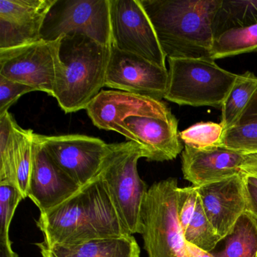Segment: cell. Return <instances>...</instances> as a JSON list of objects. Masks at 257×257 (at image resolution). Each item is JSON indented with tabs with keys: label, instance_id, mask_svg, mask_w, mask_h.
<instances>
[{
	"label": "cell",
	"instance_id": "34",
	"mask_svg": "<svg viewBox=\"0 0 257 257\" xmlns=\"http://www.w3.org/2000/svg\"><path fill=\"white\" fill-rule=\"evenodd\" d=\"M186 243V249H187L188 255L189 257H216L211 252H205L202 249H199L197 246L191 244V243Z\"/></svg>",
	"mask_w": 257,
	"mask_h": 257
},
{
	"label": "cell",
	"instance_id": "7",
	"mask_svg": "<svg viewBox=\"0 0 257 257\" xmlns=\"http://www.w3.org/2000/svg\"><path fill=\"white\" fill-rule=\"evenodd\" d=\"M82 35L112 46L109 0H55L41 31L45 41Z\"/></svg>",
	"mask_w": 257,
	"mask_h": 257
},
{
	"label": "cell",
	"instance_id": "25",
	"mask_svg": "<svg viewBox=\"0 0 257 257\" xmlns=\"http://www.w3.org/2000/svg\"><path fill=\"white\" fill-rule=\"evenodd\" d=\"M183 235L185 241L207 252H211L222 240L207 218L199 196L193 217Z\"/></svg>",
	"mask_w": 257,
	"mask_h": 257
},
{
	"label": "cell",
	"instance_id": "18",
	"mask_svg": "<svg viewBox=\"0 0 257 257\" xmlns=\"http://www.w3.org/2000/svg\"><path fill=\"white\" fill-rule=\"evenodd\" d=\"M43 257H140L141 249L132 234L94 239L73 245L37 243Z\"/></svg>",
	"mask_w": 257,
	"mask_h": 257
},
{
	"label": "cell",
	"instance_id": "16",
	"mask_svg": "<svg viewBox=\"0 0 257 257\" xmlns=\"http://www.w3.org/2000/svg\"><path fill=\"white\" fill-rule=\"evenodd\" d=\"M245 156L223 146L198 149L184 145L183 177L195 187L219 181L240 173Z\"/></svg>",
	"mask_w": 257,
	"mask_h": 257
},
{
	"label": "cell",
	"instance_id": "35",
	"mask_svg": "<svg viewBox=\"0 0 257 257\" xmlns=\"http://www.w3.org/2000/svg\"><path fill=\"white\" fill-rule=\"evenodd\" d=\"M249 115H257V90L252 96L242 117L249 116Z\"/></svg>",
	"mask_w": 257,
	"mask_h": 257
},
{
	"label": "cell",
	"instance_id": "22",
	"mask_svg": "<svg viewBox=\"0 0 257 257\" xmlns=\"http://www.w3.org/2000/svg\"><path fill=\"white\" fill-rule=\"evenodd\" d=\"M257 52V24L225 31L213 42V60Z\"/></svg>",
	"mask_w": 257,
	"mask_h": 257
},
{
	"label": "cell",
	"instance_id": "19",
	"mask_svg": "<svg viewBox=\"0 0 257 257\" xmlns=\"http://www.w3.org/2000/svg\"><path fill=\"white\" fill-rule=\"evenodd\" d=\"M257 90V76L246 71L237 75L222 107L221 124L224 131L237 124Z\"/></svg>",
	"mask_w": 257,
	"mask_h": 257
},
{
	"label": "cell",
	"instance_id": "11",
	"mask_svg": "<svg viewBox=\"0 0 257 257\" xmlns=\"http://www.w3.org/2000/svg\"><path fill=\"white\" fill-rule=\"evenodd\" d=\"M168 70L111 46L105 86L156 100L165 98Z\"/></svg>",
	"mask_w": 257,
	"mask_h": 257
},
{
	"label": "cell",
	"instance_id": "32",
	"mask_svg": "<svg viewBox=\"0 0 257 257\" xmlns=\"http://www.w3.org/2000/svg\"><path fill=\"white\" fill-rule=\"evenodd\" d=\"M246 211L257 219V186L245 179Z\"/></svg>",
	"mask_w": 257,
	"mask_h": 257
},
{
	"label": "cell",
	"instance_id": "26",
	"mask_svg": "<svg viewBox=\"0 0 257 257\" xmlns=\"http://www.w3.org/2000/svg\"><path fill=\"white\" fill-rule=\"evenodd\" d=\"M221 146L244 155L257 154V115L243 116L224 131Z\"/></svg>",
	"mask_w": 257,
	"mask_h": 257
},
{
	"label": "cell",
	"instance_id": "27",
	"mask_svg": "<svg viewBox=\"0 0 257 257\" xmlns=\"http://www.w3.org/2000/svg\"><path fill=\"white\" fill-rule=\"evenodd\" d=\"M223 133L221 123L201 121L180 132V138L186 146L203 149L221 146Z\"/></svg>",
	"mask_w": 257,
	"mask_h": 257
},
{
	"label": "cell",
	"instance_id": "9",
	"mask_svg": "<svg viewBox=\"0 0 257 257\" xmlns=\"http://www.w3.org/2000/svg\"><path fill=\"white\" fill-rule=\"evenodd\" d=\"M54 163L79 187L95 180L101 171L112 144L81 135L45 136L34 133Z\"/></svg>",
	"mask_w": 257,
	"mask_h": 257
},
{
	"label": "cell",
	"instance_id": "30",
	"mask_svg": "<svg viewBox=\"0 0 257 257\" xmlns=\"http://www.w3.org/2000/svg\"><path fill=\"white\" fill-rule=\"evenodd\" d=\"M37 91L32 87L0 76V116L9 112V109L22 95Z\"/></svg>",
	"mask_w": 257,
	"mask_h": 257
},
{
	"label": "cell",
	"instance_id": "13",
	"mask_svg": "<svg viewBox=\"0 0 257 257\" xmlns=\"http://www.w3.org/2000/svg\"><path fill=\"white\" fill-rule=\"evenodd\" d=\"M55 0H0V50L41 40L45 19Z\"/></svg>",
	"mask_w": 257,
	"mask_h": 257
},
{
	"label": "cell",
	"instance_id": "29",
	"mask_svg": "<svg viewBox=\"0 0 257 257\" xmlns=\"http://www.w3.org/2000/svg\"><path fill=\"white\" fill-rule=\"evenodd\" d=\"M198 199V193L195 186L179 187L177 189V216L183 233L193 217Z\"/></svg>",
	"mask_w": 257,
	"mask_h": 257
},
{
	"label": "cell",
	"instance_id": "10",
	"mask_svg": "<svg viewBox=\"0 0 257 257\" xmlns=\"http://www.w3.org/2000/svg\"><path fill=\"white\" fill-rule=\"evenodd\" d=\"M112 46L166 68V56L141 0H109Z\"/></svg>",
	"mask_w": 257,
	"mask_h": 257
},
{
	"label": "cell",
	"instance_id": "1",
	"mask_svg": "<svg viewBox=\"0 0 257 257\" xmlns=\"http://www.w3.org/2000/svg\"><path fill=\"white\" fill-rule=\"evenodd\" d=\"M37 225L48 246L131 235L100 176L59 205L40 212Z\"/></svg>",
	"mask_w": 257,
	"mask_h": 257
},
{
	"label": "cell",
	"instance_id": "15",
	"mask_svg": "<svg viewBox=\"0 0 257 257\" xmlns=\"http://www.w3.org/2000/svg\"><path fill=\"white\" fill-rule=\"evenodd\" d=\"M79 189L80 187L54 163L43 146L34 137L28 197L40 211H47L57 207Z\"/></svg>",
	"mask_w": 257,
	"mask_h": 257
},
{
	"label": "cell",
	"instance_id": "4",
	"mask_svg": "<svg viewBox=\"0 0 257 257\" xmlns=\"http://www.w3.org/2000/svg\"><path fill=\"white\" fill-rule=\"evenodd\" d=\"M147 150L133 141L112 144L100 173L115 210L129 234H141V214L148 192L138 171V161Z\"/></svg>",
	"mask_w": 257,
	"mask_h": 257
},
{
	"label": "cell",
	"instance_id": "8",
	"mask_svg": "<svg viewBox=\"0 0 257 257\" xmlns=\"http://www.w3.org/2000/svg\"><path fill=\"white\" fill-rule=\"evenodd\" d=\"M61 39L0 50V76L53 97L63 67Z\"/></svg>",
	"mask_w": 257,
	"mask_h": 257
},
{
	"label": "cell",
	"instance_id": "20",
	"mask_svg": "<svg viewBox=\"0 0 257 257\" xmlns=\"http://www.w3.org/2000/svg\"><path fill=\"white\" fill-rule=\"evenodd\" d=\"M225 247L216 257H257V219L245 212L225 237Z\"/></svg>",
	"mask_w": 257,
	"mask_h": 257
},
{
	"label": "cell",
	"instance_id": "6",
	"mask_svg": "<svg viewBox=\"0 0 257 257\" xmlns=\"http://www.w3.org/2000/svg\"><path fill=\"white\" fill-rule=\"evenodd\" d=\"M178 188L172 177L149 188L141 214V234L148 257H189L177 216Z\"/></svg>",
	"mask_w": 257,
	"mask_h": 257
},
{
	"label": "cell",
	"instance_id": "5",
	"mask_svg": "<svg viewBox=\"0 0 257 257\" xmlns=\"http://www.w3.org/2000/svg\"><path fill=\"white\" fill-rule=\"evenodd\" d=\"M165 99L178 105L222 107L237 75L212 58H168Z\"/></svg>",
	"mask_w": 257,
	"mask_h": 257
},
{
	"label": "cell",
	"instance_id": "17",
	"mask_svg": "<svg viewBox=\"0 0 257 257\" xmlns=\"http://www.w3.org/2000/svg\"><path fill=\"white\" fill-rule=\"evenodd\" d=\"M87 113L99 129L113 131L130 115H161L171 112L162 100L121 91H101L87 106Z\"/></svg>",
	"mask_w": 257,
	"mask_h": 257
},
{
	"label": "cell",
	"instance_id": "31",
	"mask_svg": "<svg viewBox=\"0 0 257 257\" xmlns=\"http://www.w3.org/2000/svg\"><path fill=\"white\" fill-rule=\"evenodd\" d=\"M240 172L246 180L257 186V154L246 155Z\"/></svg>",
	"mask_w": 257,
	"mask_h": 257
},
{
	"label": "cell",
	"instance_id": "21",
	"mask_svg": "<svg viewBox=\"0 0 257 257\" xmlns=\"http://www.w3.org/2000/svg\"><path fill=\"white\" fill-rule=\"evenodd\" d=\"M257 24V0H222L213 24L214 37L235 28Z\"/></svg>",
	"mask_w": 257,
	"mask_h": 257
},
{
	"label": "cell",
	"instance_id": "28",
	"mask_svg": "<svg viewBox=\"0 0 257 257\" xmlns=\"http://www.w3.org/2000/svg\"><path fill=\"white\" fill-rule=\"evenodd\" d=\"M24 198L17 186L0 183V240H10V228L16 208Z\"/></svg>",
	"mask_w": 257,
	"mask_h": 257
},
{
	"label": "cell",
	"instance_id": "2",
	"mask_svg": "<svg viewBox=\"0 0 257 257\" xmlns=\"http://www.w3.org/2000/svg\"><path fill=\"white\" fill-rule=\"evenodd\" d=\"M168 58H211L222 0H141Z\"/></svg>",
	"mask_w": 257,
	"mask_h": 257
},
{
	"label": "cell",
	"instance_id": "3",
	"mask_svg": "<svg viewBox=\"0 0 257 257\" xmlns=\"http://www.w3.org/2000/svg\"><path fill=\"white\" fill-rule=\"evenodd\" d=\"M111 46L82 35L64 36L60 58L63 63L54 96L66 112L86 109L105 86Z\"/></svg>",
	"mask_w": 257,
	"mask_h": 257
},
{
	"label": "cell",
	"instance_id": "33",
	"mask_svg": "<svg viewBox=\"0 0 257 257\" xmlns=\"http://www.w3.org/2000/svg\"><path fill=\"white\" fill-rule=\"evenodd\" d=\"M0 257H19L12 247L11 240H0Z\"/></svg>",
	"mask_w": 257,
	"mask_h": 257
},
{
	"label": "cell",
	"instance_id": "12",
	"mask_svg": "<svg viewBox=\"0 0 257 257\" xmlns=\"http://www.w3.org/2000/svg\"><path fill=\"white\" fill-rule=\"evenodd\" d=\"M113 132L147 150L149 162L174 160L183 151L178 121L172 112L153 115H130L115 124Z\"/></svg>",
	"mask_w": 257,
	"mask_h": 257
},
{
	"label": "cell",
	"instance_id": "23",
	"mask_svg": "<svg viewBox=\"0 0 257 257\" xmlns=\"http://www.w3.org/2000/svg\"><path fill=\"white\" fill-rule=\"evenodd\" d=\"M17 124L10 112L0 116V183H11L16 186L15 157Z\"/></svg>",
	"mask_w": 257,
	"mask_h": 257
},
{
	"label": "cell",
	"instance_id": "24",
	"mask_svg": "<svg viewBox=\"0 0 257 257\" xmlns=\"http://www.w3.org/2000/svg\"><path fill=\"white\" fill-rule=\"evenodd\" d=\"M34 134L31 129L25 130L19 124L16 126L15 174L16 186L22 192L24 198L28 197L30 176L32 169Z\"/></svg>",
	"mask_w": 257,
	"mask_h": 257
},
{
	"label": "cell",
	"instance_id": "14",
	"mask_svg": "<svg viewBox=\"0 0 257 257\" xmlns=\"http://www.w3.org/2000/svg\"><path fill=\"white\" fill-rule=\"evenodd\" d=\"M197 191L207 218L224 240L246 211L244 175L240 172L197 187Z\"/></svg>",
	"mask_w": 257,
	"mask_h": 257
}]
</instances>
